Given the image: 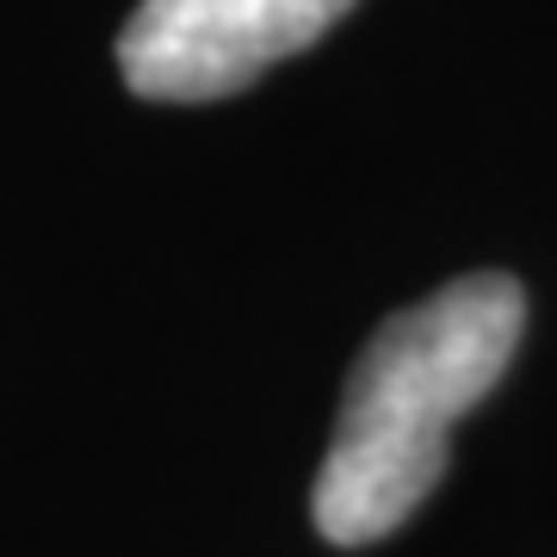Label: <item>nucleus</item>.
I'll use <instances>...</instances> for the list:
<instances>
[{"label":"nucleus","mask_w":557,"mask_h":557,"mask_svg":"<svg viewBox=\"0 0 557 557\" xmlns=\"http://www.w3.org/2000/svg\"><path fill=\"white\" fill-rule=\"evenodd\" d=\"M527 335L515 273H465L384 317L347 372L310 520L329 545L391 539L446 478L453 421L471 416Z\"/></svg>","instance_id":"1"},{"label":"nucleus","mask_w":557,"mask_h":557,"mask_svg":"<svg viewBox=\"0 0 557 557\" xmlns=\"http://www.w3.org/2000/svg\"><path fill=\"white\" fill-rule=\"evenodd\" d=\"M347 13L354 0H143L119 32V69L143 100H223Z\"/></svg>","instance_id":"2"}]
</instances>
